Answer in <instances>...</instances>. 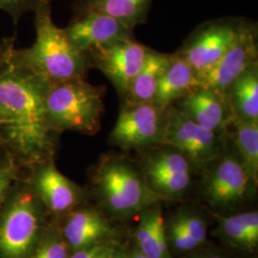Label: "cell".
<instances>
[{"mask_svg": "<svg viewBox=\"0 0 258 258\" xmlns=\"http://www.w3.org/2000/svg\"><path fill=\"white\" fill-rule=\"evenodd\" d=\"M14 42L0 46V137L19 161L33 166L54 158L55 133L45 114L50 83L13 57Z\"/></svg>", "mask_w": 258, "mask_h": 258, "instance_id": "obj_1", "label": "cell"}, {"mask_svg": "<svg viewBox=\"0 0 258 258\" xmlns=\"http://www.w3.org/2000/svg\"><path fill=\"white\" fill-rule=\"evenodd\" d=\"M35 27L36 39L31 46L14 47L15 60L49 83L86 79L91 69L88 56L72 44L62 28L55 25L50 0H43L35 11Z\"/></svg>", "mask_w": 258, "mask_h": 258, "instance_id": "obj_2", "label": "cell"}, {"mask_svg": "<svg viewBox=\"0 0 258 258\" xmlns=\"http://www.w3.org/2000/svg\"><path fill=\"white\" fill-rule=\"evenodd\" d=\"M93 192L107 217L126 220L161 202L135 159L123 153L102 154L90 171Z\"/></svg>", "mask_w": 258, "mask_h": 258, "instance_id": "obj_3", "label": "cell"}, {"mask_svg": "<svg viewBox=\"0 0 258 258\" xmlns=\"http://www.w3.org/2000/svg\"><path fill=\"white\" fill-rule=\"evenodd\" d=\"M104 94V86L92 85L86 79L50 83L44 102L49 128L55 134H97L102 126Z\"/></svg>", "mask_w": 258, "mask_h": 258, "instance_id": "obj_4", "label": "cell"}, {"mask_svg": "<svg viewBox=\"0 0 258 258\" xmlns=\"http://www.w3.org/2000/svg\"><path fill=\"white\" fill-rule=\"evenodd\" d=\"M200 175V198L214 212L238 210L255 196L257 184L242 165L227 134L219 155L202 169Z\"/></svg>", "mask_w": 258, "mask_h": 258, "instance_id": "obj_5", "label": "cell"}, {"mask_svg": "<svg viewBox=\"0 0 258 258\" xmlns=\"http://www.w3.org/2000/svg\"><path fill=\"white\" fill-rule=\"evenodd\" d=\"M138 164L150 189L157 197L180 201L194 185V176L200 171L175 148L157 145L136 151Z\"/></svg>", "mask_w": 258, "mask_h": 258, "instance_id": "obj_6", "label": "cell"}, {"mask_svg": "<svg viewBox=\"0 0 258 258\" xmlns=\"http://www.w3.org/2000/svg\"><path fill=\"white\" fill-rule=\"evenodd\" d=\"M42 231L41 203L32 188H25L1 215L0 258H30Z\"/></svg>", "mask_w": 258, "mask_h": 258, "instance_id": "obj_7", "label": "cell"}, {"mask_svg": "<svg viewBox=\"0 0 258 258\" xmlns=\"http://www.w3.org/2000/svg\"><path fill=\"white\" fill-rule=\"evenodd\" d=\"M249 21L242 17L206 20L194 29L173 55L184 59L196 74H203L234 44Z\"/></svg>", "mask_w": 258, "mask_h": 258, "instance_id": "obj_8", "label": "cell"}, {"mask_svg": "<svg viewBox=\"0 0 258 258\" xmlns=\"http://www.w3.org/2000/svg\"><path fill=\"white\" fill-rule=\"evenodd\" d=\"M166 120L167 110L159 108L154 103L121 102L108 142L122 151H140L162 145Z\"/></svg>", "mask_w": 258, "mask_h": 258, "instance_id": "obj_9", "label": "cell"}, {"mask_svg": "<svg viewBox=\"0 0 258 258\" xmlns=\"http://www.w3.org/2000/svg\"><path fill=\"white\" fill-rule=\"evenodd\" d=\"M225 136H220L194 122L175 105L167 109L163 144L182 152L200 172L219 155Z\"/></svg>", "mask_w": 258, "mask_h": 258, "instance_id": "obj_10", "label": "cell"}, {"mask_svg": "<svg viewBox=\"0 0 258 258\" xmlns=\"http://www.w3.org/2000/svg\"><path fill=\"white\" fill-rule=\"evenodd\" d=\"M150 51L151 48L131 37L99 47L87 56L91 68L107 77L121 99L143 68Z\"/></svg>", "mask_w": 258, "mask_h": 258, "instance_id": "obj_11", "label": "cell"}, {"mask_svg": "<svg viewBox=\"0 0 258 258\" xmlns=\"http://www.w3.org/2000/svg\"><path fill=\"white\" fill-rule=\"evenodd\" d=\"M258 62L257 23L250 20L234 44L203 74L197 75L198 87L210 88L225 96L228 87L251 65Z\"/></svg>", "mask_w": 258, "mask_h": 258, "instance_id": "obj_12", "label": "cell"}, {"mask_svg": "<svg viewBox=\"0 0 258 258\" xmlns=\"http://www.w3.org/2000/svg\"><path fill=\"white\" fill-rule=\"evenodd\" d=\"M31 188L41 205L50 212L62 215L82 203L83 189L63 175L55 166L54 158L33 166Z\"/></svg>", "mask_w": 258, "mask_h": 258, "instance_id": "obj_13", "label": "cell"}, {"mask_svg": "<svg viewBox=\"0 0 258 258\" xmlns=\"http://www.w3.org/2000/svg\"><path fill=\"white\" fill-rule=\"evenodd\" d=\"M63 30L72 44L86 55L99 47L134 37V29L97 12L75 13L74 18Z\"/></svg>", "mask_w": 258, "mask_h": 258, "instance_id": "obj_14", "label": "cell"}, {"mask_svg": "<svg viewBox=\"0 0 258 258\" xmlns=\"http://www.w3.org/2000/svg\"><path fill=\"white\" fill-rule=\"evenodd\" d=\"M173 105L188 119L220 136L227 134L233 120L226 97L210 88L197 87Z\"/></svg>", "mask_w": 258, "mask_h": 258, "instance_id": "obj_15", "label": "cell"}, {"mask_svg": "<svg viewBox=\"0 0 258 258\" xmlns=\"http://www.w3.org/2000/svg\"><path fill=\"white\" fill-rule=\"evenodd\" d=\"M60 231L70 251L108 240H117L119 236L106 214L91 207L76 208L67 213Z\"/></svg>", "mask_w": 258, "mask_h": 258, "instance_id": "obj_16", "label": "cell"}, {"mask_svg": "<svg viewBox=\"0 0 258 258\" xmlns=\"http://www.w3.org/2000/svg\"><path fill=\"white\" fill-rule=\"evenodd\" d=\"M166 240L170 253L184 255L207 245L208 222L202 212L184 207L165 218Z\"/></svg>", "mask_w": 258, "mask_h": 258, "instance_id": "obj_17", "label": "cell"}, {"mask_svg": "<svg viewBox=\"0 0 258 258\" xmlns=\"http://www.w3.org/2000/svg\"><path fill=\"white\" fill-rule=\"evenodd\" d=\"M217 226L213 235L227 246L244 251H254L258 246V212L248 211L234 214L212 212Z\"/></svg>", "mask_w": 258, "mask_h": 258, "instance_id": "obj_18", "label": "cell"}, {"mask_svg": "<svg viewBox=\"0 0 258 258\" xmlns=\"http://www.w3.org/2000/svg\"><path fill=\"white\" fill-rule=\"evenodd\" d=\"M138 216L133 243L136 249L146 258H171L161 202L142 211Z\"/></svg>", "mask_w": 258, "mask_h": 258, "instance_id": "obj_19", "label": "cell"}, {"mask_svg": "<svg viewBox=\"0 0 258 258\" xmlns=\"http://www.w3.org/2000/svg\"><path fill=\"white\" fill-rule=\"evenodd\" d=\"M197 74L184 59L172 54L157 90L154 104L167 110L177 101L197 88Z\"/></svg>", "mask_w": 258, "mask_h": 258, "instance_id": "obj_20", "label": "cell"}, {"mask_svg": "<svg viewBox=\"0 0 258 258\" xmlns=\"http://www.w3.org/2000/svg\"><path fill=\"white\" fill-rule=\"evenodd\" d=\"M172 54H165L151 49L148 58L134 78L124 96L123 103H153L160 81L171 60Z\"/></svg>", "mask_w": 258, "mask_h": 258, "instance_id": "obj_21", "label": "cell"}, {"mask_svg": "<svg viewBox=\"0 0 258 258\" xmlns=\"http://www.w3.org/2000/svg\"><path fill=\"white\" fill-rule=\"evenodd\" d=\"M154 0H75V13L97 12L118 19L128 27L148 22Z\"/></svg>", "mask_w": 258, "mask_h": 258, "instance_id": "obj_22", "label": "cell"}, {"mask_svg": "<svg viewBox=\"0 0 258 258\" xmlns=\"http://www.w3.org/2000/svg\"><path fill=\"white\" fill-rule=\"evenodd\" d=\"M225 97L233 119L258 121V62L231 83Z\"/></svg>", "mask_w": 258, "mask_h": 258, "instance_id": "obj_23", "label": "cell"}, {"mask_svg": "<svg viewBox=\"0 0 258 258\" xmlns=\"http://www.w3.org/2000/svg\"><path fill=\"white\" fill-rule=\"evenodd\" d=\"M227 135L242 165L258 184V121L233 119Z\"/></svg>", "mask_w": 258, "mask_h": 258, "instance_id": "obj_24", "label": "cell"}, {"mask_svg": "<svg viewBox=\"0 0 258 258\" xmlns=\"http://www.w3.org/2000/svg\"><path fill=\"white\" fill-rule=\"evenodd\" d=\"M70 252L60 227L50 225L46 229H43L30 258H68Z\"/></svg>", "mask_w": 258, "mask_h": 258, "instance_id": "obj_25", "label": "cell"}, {"mask_svg": "<svg viewBox=\"0 0 258 258\" xmlns=\"http://www.w3.org/2000/svg\"><path fill=\"white\" fill-rule=\"evenodd\" d=\"M121 250L122 248L117 240H108L71 251L68 258H114Z\"/></svg>", "mask_w": 258, "mask_h": 258, "instance_id": "obj_26", "label": "cell"}, {"mask_svg": "<svg viewBox=\"0 0 258 258\" xmlns=\"http://www.w3.org/2000/svg\"><path fill=\"white\" fill-rule=\"evenodd\" d=\"M43 0H0V10L7 13L17 23L20 18L29 12L37 10Z\"/></svg>", "mask_w": 258, "mask_h": 258, "instance_id": "obj_27", "label": "cell"}, {"mask_svg": "<svg viewBox=\"0 0 258 258\" xmlns=\"http://www.w3.org/2000/svg\"><path fill=\"white\" fill-rule=\"evenodd\" d=\"M17 178V168L13 164H0V208L10 187Z\"/></svg>", "mask_w": 258, "mask_h": 258, "instance_id": "obj_28", "label": "cell"}, {"mask_svg": "<svg viewBox=\"0 0 258 258\" xmlns=\"http://www.w3.org/2000/svg\"><path fill=\"white\" fill-rule=\"evenodd\" d=\"M184 258H229L222 252L220 249L216 248H212L207 245L199 249L192 250L186 254H184Z\"/></svg>", "mask_w": 258, "mask_h": 258, "instance_id": "obj_29", "label": "cell"}, {"mask_svg": "<svg viewBox=\"0 0 258 258\" xmlns=\"http://www.w3.org/2000/svg\"><path fill=\"white\" fill-rule=\"evenodd\" d=\"M124 253L128 258H146L136 249L134 245H132L129 249H124Z\"/></svg>", "mask_w": 258, "mask_h": 258, "instance_id": "obj_30", "label": "cell"}, {"mask_svg": "<svg viewBox=\"0 0 258 258\" xmlns=\"http://www.w3.org/2000/svg\"><path fill=\"white\" fill-rule=\"evenodd\" d=\"M114 258H124V254H123V249H122V250L120 251V253H119L117 256H115Z\"/></svg>", "mask_w": 258, "mask_h": 258, "instance_id": "obj_31", "label": "cell"}]
</instances>
